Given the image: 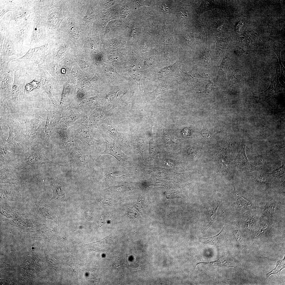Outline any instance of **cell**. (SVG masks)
Wrapping results in <instances>:
<instances>
[{
    "label": "cell",
    "mask_w": 285,
    "mask_h": 285,
    "mask_svg": "<svg viewBox=\"0 0 285 285\" xmlns=\"http://www.w3.org/2000/svg\"><path fill=\"white\" fill-rule=\"evenodd\" d=\"M134 81L131 78L119 85H105V91L99 96L101 107L113 111L116 107L128 105L135 93L133 86Z\"/></svg>",
    "instance_id": "cell-1"
},
{
    "label": "cell",
    "mask_w": 285,
    "mask_h": 285,
    "mask_svg": "<svg viewBox=\"0 0 285 285\" xmlns=\"http://www.w3.org/2000/svg\"><path fill=\"white\" fill-rule=\"evenodd\" d=\"M114 66L121 75L128 79L132 78L135 82L140 91L141 77V61L134 56L124 58Z\"/></svg>",
    "instance_id": "cell-2"
},
{
    "label": "cell",
    "mask_w": 285,
    "mask_h": 285,
    "mask_svg": "<svg viewBox=\"0 0 285 285\" xmlns=\"http://www.w3.org/2000/svg\"><path fill=\"white\" fill-rule=\"evenodd\" d=\"M89 124L88 117L87 116L77 120L68 131L73 138L78 139L84 144L85 143L88 145L90 156L93 159L91 147L92 145L98 143L99 141L94 138L91 134V129Z\"/></svg>",
    "instance_id": "cell-3"
},
{
    "label": "cell",
    "mask_w": 285,
    "mask_h": 285,
    "mask_svg": "<svg viewBox=\"0 0 285 285\" xmlns=\"http://www.w3.org/2000/svg\"><path fill=\"white\" fill-rule=\"evenodd\" d=\"M99 127V130L113 139L121 149L131 150V144L128 134L123 129L116 126L110 117L106 118Z\"/></svg>",
    "instance_id": "cell-4"
},
{
    "label": "cell",
    "mask_w": 285,
    "mask_h": 285,
    "mask_svg": "<svg viewBox=\"0 0 285 285\" xmlns=\"http://www.w3.org/2000/svg\"><path fill=\"white\" fill-rule=\"evenodd\" d=\"M58 109L61 115L59 127L61 129H67L78 120L87 116L77 105L60 106Z\"/></svg>",
    "instance_id": "cell-5"
},
{
    "label": "cell",
    "mask_w": 285,
    "mask_h": 285,
    "mask_svg": "<svg viewBox=\"0 0 285 285\" xmlns=\"http://www.w3.org/2000/svg\"><path fill=\"white\" fill-rule=\"evenodd\" d=\"M42 52L41 49L30 51L24 56L13 60L9 64L12 66L22 67L27 69H37L44 61Z\"/></svg>",
    "instance_id": "cell-6"
},
{
    "label": "cell",
    "mask_w": 285,
    "mask_h": 285,
    "mask_svg": "<svg viewBox=\"0 0 285 285\" xmlns=\"http://www.w3.org/2000/svg\"><path fill=\"white\" fill-rule=\"evenodd\" d=\"M14 73V80L12 86L11 97L13 102H18L21 96L25 94V84L27 70L19 66H12L10 64Z\"/></svg>",
    "instance_id": "cell-7"
},
{
    "label": "cell",
    "mask_w": 285,
    "mask_h": 285,
    "mask_svg": "<svg viewBox=\"0 0 285 285\" xmlns=\"http://www.w3.org/2000/svg\"><path fill=\"white\" fill-rule=\"evenodd\" d=\"M83 145L75 140L69 154L73 157L82 173L86 174L89 173L91 169L88 166V156Z\"/></svg>",
    "instance_id": "cell-8"
},
{
    "label": "cell",
    "mask_w": 285,
    "mask_h": 285,
    "mask_svg": "<svg viewBox=\"0 0 285 285\" xmlns=\"http://www.w3.org/2000/svg\"><path fill=\"white\" fill-rule=\"evenodd\" d=\"M26 134L31 141L36 143H42L45 141V134L44 129L41 124V118L39 116L34 115L28 118L25 123Z\"/></svg>",
    "instance_id": "cell-9"
},
{
    "label": "cell",
    "mask_w": 285,
    "mask_h": 285,
    "mask_svg": "<svg viewBox=\"0 0 285 285\" xmlns=\"http://www.w3.org/2000/svg\"><path fill=\"white\" fill-rule=\"evenodd\" d=\"M0 69V101H2L11 98V96L14 73L9 64L7 66Z\"/></svg>",
    "instance_id": "cell-10"
},
{
    "label": "cell",
    "mask_w": 285,
    "mask_h": 285,
    "mask_svg": "<svg viewBox=\"0 0 285 285\" xmlns=\"http://www.w3.org/2000/svg\"><path fill=\"white\" fill-rule=\"evenodd\" d=\"M250 179L257 189L263 193L269 192L272 188L273 177L270 174L263 171L262 169L248 174Z\"/></svg>",
    "instance_id": "cell-11"
},
{
    "label": "cell",
    "mask_w": 285,
    "mask_h": 285,
    "mask_svg": "<svg viewBox=\"0 0 285 285\" xmlns=\"http://www.w3.org/2000/svg\"><path fill=\"white\" fill-rule=\"evenodd\" d=\"M102 65V77L105 85L112 86H118L129 79L121 75L110 63L106 62Z\"/></svg>",
    "instance_id": "cell-12"
},
{
    "label": "cell",
    "mask_w": 285,
    "mask_h": 285,
    "mask_svg": "<svg viewBox=\"0 0 285 285\" xmlns=\"http://www.w3.org/2000/svg\"><path fill=\"white\" fill-rule=\"evenodd\" d=\"M100 131L104 139L106 144L105 149L100 153V156L104 154H108L115 157L121 164L129 163V157L120 149L115 141L102 131L100 130Z\"/></svg>",
    "instance_id": "cell-13"
},
{
    "label": "cell",
    "mask_w": 285,
    "mask_h": 285,
    "mask_svg": "<svg viewBox=\"0 0 285 285\" xmlns=\"http://www.w3.org/2000/svg\"><path fill=\"white\" fill-rule=\"evenodd\" d=\"M246 145L242 142L235 159V162L238 172L241 175H247L249 173L262 169L256 167L249 162L246 156L245 148Z\"/></svg>",
    "instance_id": "cell-14"
},
{
    "label": "cell",
    "mask_w": 285,
    "mask_h": 285,
    "mask_svg": "<svg viewBox=\"0 0 285 285\" xmlns=\"http://www.w3.org/2000/svg\"><path fill=\"white\" fill-rule=\"evenodd\" d=\"M132 171L124 167L108 168L103 171L101 176L107 181H116L129 179L133 176Z\"/></svg>",
    "instance_id": "cell-15"
},
{
    "label": "cell",
    "mask_w": 285,
    "mask_h": 285,
    "mask_svg": "<svg viewBox=\"0 0 285 285\" xmlns=\"http://www.w3.org/2000/svg\"><path fill=\"white\" fill-rule=\"evenodd\" d=\"M45 109L47 111V116L45 127V142H47L51 135L56 132L62 117L60 112L58 110L49 111Z\"/></svg>",
    "instance_id": "cell-16"
},
{
    "label": "cell",
    "mask_w": 285,
    "mask_h": 285,
    "mask_svg": "<svg viewBox=\"0 0 285 285\" xmlns=\"http://www.w3.org/2000/svg\"><path fill=\"white\" fill-rule=\"evenodd\" d=\"M3 162V166L0 171V182L15 184L21 183L22 180L19 169L6 161Z\"/></svg>",
    "instance_id": "cell-17"
},
{
    "label": "cell",
    "mask_w": 285,
    "mask_h": 285,
    "mask_svg": "<svg viewBox=\"0 0 285 285\" xmlns=\"http://www.w3.org/2000/svg\"><path fill=\"white\" fill-rule=\"evenodd\" d=\"M260 209L262 215L271 218L275 217L280 215L282 212V207L284 204L280 200L276 198H268L264 202Z\"/></svg>",
    "instance_id": "cell-18"
},
{
    "label": "cell",
    "mask_w": 285,
    "mask_h": 285,
    "mask_svg": "<svg viewBox=\"0 0 285 285\" xmlns=\"http://www.w3.org/2000/svg\"><path fill=\"white\" fill-rule=\"evenodd\" d=\"M112 110L98 107L91 112L88 115L89 126L91 129L99 127L107 118L112 115Z\"/></svg>",
    "instance_id": "cell-19"
},
{
    "label": "cell",
    "mask_w": 285,
    "mask_h": 285,
    "mask_svg": "<svg viewBox=\"0 0 285 285\" xmlns=\"http://www.w3.org/2000/svg\"><path fill=\"white\" fill-rule=\"evenodd\" d=\"M232 184L234 192V204L237 212L241 215L247 211L256 209L255 203L242 196L236 189L234 183Z\"/></svg>",
    "instance_id": "cell-20"
},
{
    "label": "cell",
    "mask_w": 285,
    "mask_h": 285,
    "mask_svg": "<svg viewBox=\"0 0 285 285\" xmlns=\"http://www.w3.org/2000/svg\"><path fill=\"white\" fill-rule=\"evenodd\" d=\"M41 70L40 84L44 92L46 93L50 99L54 109L57 108L56 100V93L53 89V85L49 80L47 72L41 66H40Z\"/></svg>",
    "instance_id": "cell-21"
},
{
    "label": "cell",
    "mask_w": 285,
    "mask_h": 285,
    "mask_svg": "<svg viewBox=\"0 0 285 285\" xmlns=\"http://www.w3.org/2000/svg\"><path fill=\"white\" fill-rule=\"evenodd\" d=\"M278 65L276 68V73L274 79L271 80L270 84L268 89L260 94L259 98L260 101H264L273 94L284 92V86L281 84L279 80L280 74L278 73Z\"/></svg>",
    "instance_id": "cell-22"
},
{
    "label": "cell",
    "mask_w": 285,
    "mask_h": 285,
    "mask_svg": "<svg viewBox=\"0 0 285 285\" xmlns=\"http://www.w3.org/2000/svg\"><path fill=\"white\" fill-rule=\"evenodd\" d=\"M31 150L29 152L26 158V163L32 166L33 165H40L45 163L53 164H56L46 157L44 154L45 150L42 149L39 150Z\"/></svg>",
    "instance_id": "cell-23"
},
{
    "label": "cell",
    "mask_w": 285,
    "mask_h": 285,
    "mask_svg": "<svg viewBox=\"0 0 285 285\" xmlns=\"http://www.w3.org/2000/svg\"><path fill=\"white\" fill-rule=\"evenodd\" d=\"M221 203L220 201L215 203L205 212L202 225L201 231L202 233H206L208 229L215 221L217 211Z\"/></svg>",
    "instance_id": "cell-24"
},
{
    "label": "cell",
    "mask_w": 285,
    "mask_h": 285,
    "mask_svg": "<svg viewBox=\"0 0 285 285\" xmlns=\"http://www.w3.org/2000/svg\"><path fill=\"white\" fill-rule=\"evenodd\" d=\"M56 132L59 135L61 149L65 153H69L73 144V138L67 129L58 128Z\"/></svg>",
    "instance_id": "cell-25"
},
{
    "label": "cell",
    "mask_w": 285,
    "mask_h": 285,
    "mask_svg": "<svg viewBox=\"0 0 285 285\" xmlns=\"http://www.w3.org/2000/svg\"><path fill=\"white\" fill-rule=\"evenodd\" d=\"M4 220L13 226L22 228H34L41 225L36 220L32 218H25L22 217L12 219H4Z\"/></svg>",
    "instance_id": "cell-26"
},
{
    "label": "cell",
    "mask_w": 285,
    "mask_h": 285,
    "mask_svg": "<svg viewBox=\"0 0 285 285\" xmlns=\"http://www.w3.org/2000/svg\"><path fill=\"white\" fill-rule=\"evenodd\" d=\"M77 106L87 116L96 108L101 107L99 96L89 98Z\"/></svg>",
    "instance_id": "cell-27"
},
{
    "label": "cell",
    "mask_w": 285,
    "mask_h": 285,
    "mask_svg": "<svg viewBox=\"0 0 285 285\" xmlns=\"http://www.w3.org/2000/svg\"><path fill=\"white\" fill-rule=\"evenodd\" d=\"M53 191V196L51 200H60L66 199L64 185L60 179L57 178L53 181L51 184Z\"/></svg>",
    "instance_id": "cell-28"
},
{
    "label": "cell",
    "mask_w": 285,
    "mask_h": 285,
    "mask_svg": "<svg viewBox=\"0 0 285 285\" xmlns=\"http://www.w3.org/2000/svg\"><path fill=\"white\" fill-rule=\"evenodd\" d=\"M0 201H16L19 197L18 192L12 187L1 186Z\"/></svg>",
    "instance_id": "cell-29"
},
{
    "label": "cell",
    "mask_w": 285,
    "mask_h": 285,
    "mask_svg": "<svg viewBox=\"0 0 285 285\" xmlns=\"http://www.w3.org/2000/svg\"><path fill=\"white\" fill-rule=\"evenodd\" d=\"M180 65L177 61L172 65L162 68L158 73V78L167 76L175 77H178L179 73Z\"/></svg>",
    "instance_id": "cell-30"
},
{
    "label": "cell",
    "mask_w": 285,
    "mask_h": 285,
    "mask_svg": "<svg viewBox=\"0 0 285 285\" xmlns=\"http://www.w3.org/2000/svg\"><path fill=\"white\" fill-rule=\"evenodd\" d=\"M35 207L37 212L43 217L56 220L55 213L50 206L40 201L36 204Z\"/></svg>",
    "instance_id": "cell-31"
},
{
    "label": "cell",
    "mask_w": 285,
    "mask_h": 285,
    "mask_svg": "<svg viewBox=\"0 0 285 285\" xmlns=\"http://www.w3.org/2000/svg\"><path fill=\"white\" fill-rule=\"evenodd\" d=\"M180 72L187 82L194 85L200 83L206 78L200 75L195 69H193L191 71L188 72H185L181 70Z\"/></svg>",
    "instance_id": "cell-32"
},
{
    "label": "cell",
    "mask_w": 285,
    "mask_h": 285,
    "mask_svg": "<svg viewBox=\"0 0 285 285\" xmlns=\"http://www.w3.org/2000/svg\"><path fill=\"white\" fill-rule=\"evenodd\" d=\"M130 141L131 148L137 153L142 155L145 148L144 140L136 136L128 134Z\"/></svg>",
    "instance_id": "cell-33"
},
{
    "label": "cell",
    "mask_w": 285,
    "mask_h": 285,
    "mask_svg": "<svg viewBox=\"0 0 285 285\" xmlns=\"http://www.w3.org/2000/svg\"><path fill=\"white\" fill-rule=\"evenodd\" d=\"M230 64V56H226L224 57L221 65L218 66L217 80H225L227 72Z\"/></svg>",
    "instance_id": "cell-34"
},
{
    "label": "cell",
    "mask_w": 285,
    "mask_h": 285,
    "mask_svg": "<svg viewBox=\"0 0 285 285\" xmlns=\"http://www.w3.org/2000/svg\"><path fill=\"white\" fill-rule=\"evenodd\" d=\"M138 185L140 188L145 189L147 187L151 185L166 187L167 183L164 181L157 178L155 176L153 175L147 179L140 180L138 183Z\"/></svg>",
    "instance_id": "cell-35"
},
{
    "label": "cell",
    "mask_w": 285,
    "mask_h": 285,
    "mask_svg": "<svg viewBox=\"0 0 285 285\" xmlns=\"http://www.w3.org/2000/svg\"><path fill=\"white\" fill-rule=\"evenodd\" d=\"M225 226L223 227L220 232L217 235L207 238H201V240L203 243L214 245L218 246L222 243L225 235Z\"/></svg>",
    "instance_id": "cell-36"
},
{
    "label": "cell",
    "mask_w": 285,
    "mask_h": 285,
    "mask_svg": "<svg viewBox=\"0 0 285 285\" xmlns=\"http://www.w3.org/2000/svg\"><path fill=\"white\" fill-rule=\"evenodd\" d=\"M0 212L2 215L12 219L18 218L22 215L15 209L5 205L1 206Z\"/></svg>",
    "instance_id": "cell-37"
},
{
    "label": "cell",
    "mask_w": 285,
    "mask_h": 285,
    "mask_svg": "<svg viewBox=\"0 0 285 285\" xmlns=\"http://www.w3.org/2000/svg\"><path fill=\"white\" fill-rule=\"evenodd\" d=\"M111 238V236L109 235L100 241L90 244V246L89 247V248H91L90 251H97L105 249L109 245Z\"/></svg>",
    "instance_id": "cell-38"
},
{
    "label": "cell",
    "mask_w": 285,
    "mask_h": 285,
    "mask_svg": "<svg viewBox=\"0 0 285 285\" xmlns=\"http://www.w3.org/2000/svg\"><path fill=\"white\" fill-rule=\"evenodd\" d=\"M200 264H207L211 266H216L225 267H231L235 268L233 266V263L230 262L228 260V258L226 257H223L220 259L210 262H197V264L195 267L197 265Z\"/></svg>",
    "instance_id": "cell-39"
},
{
    "label": "cell",
    "mask_w": 285,
    "mask_h": 285,
    "mask_svg": "<svg viewBox=\"0 0 285 285\" xmlns=\"http://www.w3.org/2000/svg\"><path fill=\"white\" fill-rule=\"evenodd\" d=\"M174 86L173 83L170 82H165L159 84L153 91L150 92L149 94L157 95L168 91Z\"/></svg>",
    "instance_id": "cell-40"
},
{
    "label": "cell",
    "mask_w": 285,
    "mask_h": 285,
    "mask_svg": "<svg viewBox=\"0 0 285 285\" xmlns=\"http://www.w3.org/2000/svg\"><path fill=\"white\" fill-rule=\"evenodd\" d=\"M134 186L129 184H123L109 187L108 190L111 192L122 193L131 192L134 190Z\"/></svg>",
    "instance_id": "cell-41"
},
{
    "label": "cell",
    "mask_w": 285,
    "mask_h": 285,
    "mask_svg": "<svg viewBox=\"0 0 285 285\" xmlns=\"http://www.w3.org/2000/svg\"><path fill=\"white\" fill-rule=\"evenodd\" d=\"M213 1H203L198 8V14L201 15L206 11L216 8V5L214 3Z\"/></svg>",
    "instance_id": "cell-42"
},
{
    "label": "cell",
    "mask_w": 285,
    "mask_h": 285,
    "mask_svg": "<svg viewBox=\"0 0 285 285\" xmlns=\"http://www.w3.org/2000/svg\"><path fill=\"white\" fill-rule=\"evenodd\" d=\"M276 262V266L273 270L266 274L267 277L270 275L275 274L277 275V277H279L281 270L285 268V257L283 259L278 261H274Z\"/></svg>",
    "instance_id": "cell-43"
},
{
    "label": "cell",
    "mask_w": 285,
    "mask_h": 285,
    "mask_svg": "<svg viewBox=\"0 0 285 285\" xmlns=\"http://www.w3.org/2000/svg\"><path fill=\"white\" fill-rule=\"evenodd\" d=\"M153 124L152 121L150 122V138L149 144V154L150 156H154L156 153V146L153 138L152 134V128Z\"/></svg>",
    "instance_id": "cell-44"
},
{
    "label": "cell",
    "mask_w": 285,
    "mask_h": 285,
    "mask_svg": "<svg viewBox=\"0 0 285 285\" xmlns=\"http://www.w3.org/2000/svg\"><path fill=\"white\" fill-rule=\"evenodd\" d=\"M226 40V39H219L218 38L216 40V55L218 57L224 51L227 45Z\"/></svg>",
    "instance_id": "cell-45"
},
{
    "label": "cell",
    "mask_w": 285,
    "mask_h": 285,
    "mask_svg": "<svg viewBox=\"0 0 285 285\" xmlns=\"http://www.w3.org/2000/svg\"><path fill=\"white\" fill-rule=\"evenodd\" d=\"M282 165L278 169L273 170L272 173H270L273 177H277L280 178L285 177V160L281 161Z\"/></svg>",
    "instance_id": "cell-46"
},
{
    "label": "cell",
    "mask_w": 285,
    "mask_h": 285,
    "mask_svg": "<svg viewBox=\"0 0 285 285\" xmlns=\"http://www.w3.org/2000/svg\"><path fill=\"white\" fill-rule=\"evenodd\" d=\"M283 49V47H278L274 44L272 46V50L276 53L278 58L279 64L281 69V75L285 78V68L282 64L280 56V52Z\"/></svg>",
    "instance_id": "cell-47"
},
{
    "label": "cell",
    "mask_w": 285,
    "mask_h": 285,
    "mask_svg": "<svg viewBox=\"0 0 285 285\" xmlns=\"http://www.w3.org/2000/svg\"><path fill=\"white\" fill-rule=\"evenodd\" d=\"M209 49H206L203 50L200 55L199 60L202 64L205 65L208 63L210 56Z\"/></svg>",
    "instance_id": "cell-48"
},
{
    "label": "cell",
    "mask_w": 285,
    "mask_h": 285,
    "mask_svg": "<svg viewBox=\"0 0 285 285\" xmlns=\"http://www.w3.org/2000/svg\"><path fill=\"white\" fill-rule=\"evenodd\" d=\"M242 77L241 72L237 69L232 72L231 74L230 78L232 81L236 83L239 81Z\"/></svg>",
    "instance_id": "cell-49"
},
{
    "label": "cell",
    "mask_w": 285,
    "mask_h": 285,
    "mask_svg": "<svg viewBox=\"0 0 285 285\" xmlns=\"http://www.w3.org/2000/svg\"><path fill=\"white\" fill-rule=\"evenodd\" d=\"M162 137L164 141L167 144L174 145L175 144L169 136L166 127L163 130Z\"/></svg>",
    "instance_id": "cell-50"
},
{
    "label": "cell",
    "mask_w": 285,
    "mask_h": 285,
    "mask_svg": "<svg viewBox=\"0 0 285 285\" xmlns=\"http://www.w3.org/2000/svg\"><path fill=\"white\" fill-rule=\"evenodd\" d=\"M206 75L209 78L208 82L206 86L204 91L202 92L207 94L209 93L213 90L214 88V83L211 81L208 75L207 74H204Z\"/></svg>",
    "instance_id": "cell-51"
},
{
    "label": "cell",
    "mask_w": 285,
    "mask_h": 285,
    "mask_svg": "<svg viewBox=\"0 0 285 285\" xmlns=\"http://www.w3.org/2000/svg\"><path fill=\"white\" fill-rule=\"evenodd\" d=\"M184 36L186 39L188 41L190 42L192 41L193 35L192 31L188 30H186L184 33Z\"/></svg>",
    "instance_id": "cell-52"
},
{
    "label": "cell",
    "mask_w": 285,
    "mask_h": 285,
    "mask_svg": "<svg viewBox=\"0 0 285 285\" xmlns=\"http://www.w3.org/2000/svg\"><path fill=\"white\" fill-rule=\"evenodd\" d=\"M224 24L220 21L217 22L216 25L215 30L218 32L221 31L224 28Z\"/></svg>",
    "instance_id": "cell-53"
},
{
    "label": "cell",
    "mask_w": 285,
    "mask_h": 285,
    "mask_svg": "<svg viewBox=\"0 0 285 285\" xmlns=\"http://www.w3.org/2000/svg\"><path fill=\"white\" fill-rule=\"evenodd\" d=\"M179 17L181 18H186L188 16V15L186 11H180L178 14Z\"/></svg>",
    "instance_id": "cell-54"
},
{
    "label": "cell",
    "mask_w": 285,
    "mask_h": 285,
    "mask_svg": "<svg viewBox=\"0 0 285 285\" xmlns=\"http://www.w3.org/2000/svg\"><path fill=\"white\" fill-rule=\"evenodd\" d=\"M201 134L205 138L208 137L210 135L208 131L205 130H203L201 131Z\"/></svg>",
    "instance_id": "cell-55"
},
{
    "label": "cell",
    "mask_w": 285,
    "mask_h": 285,
    "mask_svg": "<svg viewBox=\"0 0 285 285\" xmlns=\"http://www.w3.org/2000/svg\"><path fill=\"white\" fill-rule=\"evenodd\" d=\"M197 33L198 35H201L202 34H203L204 33V29L201 26H199L197 28Z\"/></svg>",
    "instance_id": "cell-56"
},
{
    "label": "cell",
    "mask_w": 285,
    "mask_h": 285,
    "mask_svg": "<svg viewBox=\"0 0 285 285\" xmlns=\"http://www.w3.org/2000/svg\"><path fill=\"white\" fill-rule=\"evenodd\" d=\"M166 197L167 199H172L173 198H181L178 195H175V196H171V195H167L166 196Z\"/></svg>",
    "instance_id": "cell-57"
},
{
    "label": "cell",
    "mask_w": 285,
    "mask_h": 285,
    "mask_svg": "<svg viewBox=\"0 0 285 285\" xmlns=\"http://www.w3.org/2000/svg\"><path fill=\"white\" fill-rule=\"evenodd\" d=\"M163 9L165 12L167 13L170 11V8L167 6H164L163 7Z\"/></svg>",
    "instance_id": "cell-58"
}]
</instances>
